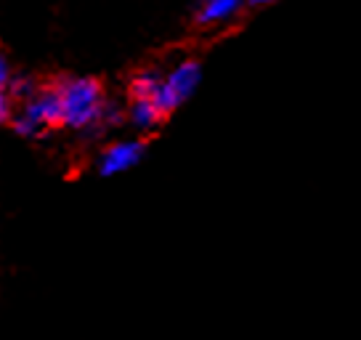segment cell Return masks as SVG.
I'll return each mask as SVG.
<instances>
[{"label": "cell", "mask_w": 361, "mask_h": 340, "mask_svg": "<svg viewBox=\"0 0 361 340\" xmlns=\"http://www.w3.org/2000/svg\"><path fill=\"white\" fill-rule=\"evenodd\" d=\"M200 75H202V72H200V64H197V61H180V64H176V67L170 69L168 75L159 78V91H157L154 104L162 109V114L176 112L180 104L197 91Z\"/></svg>", "instance_id": "cell-3"}, {"label": "cell", "mask_w": 361, "mask_h": 340, "mask_svg": "<svg viewBox=\"0 0 361 340\" xmlns=\"http://www.w3.org/2000/svg\"><path fill=\"white\" fill-rule=\"evenodd\" d=\"M61 125V109H59V96L54 88L48 91H35L30 99H24L19 112L13 114V128L22 136H40L45 130Z\"/></svg>", "instance_id": "cell-2"}, {"label": "cell", "mask_w": 361, "mask_h": 340, "mask_svg": "<svg viewBox=\"0 0 361 340\" xmlns=\"http://www.w3.org/2000/svg\"><path fill=\"white\" fill-rule=\"evenodd\" d=\"M242 8V0H204L200 8V22L202 24H224L234 19Z\"/></svg>", "instance_id": "cell-5"}, {"label": "cell", "mask_w": 361, "mask_h": 340, "mask_svg": "<svg viewBox=\"0 0 361 340\" xmlns=\"http://www.w3.org/2000/svg\"><path fill=\"white\" fill-rule=\"evenodd\" d=\"M8 83H11V67H8V59L0 51V88H8Z\"/></svg>", "instance_id": "cell-9"}, {"label": "cell", "mask_w": 361, "mask_h": 340, "mask_svg": "<svg viewBox=\"0 0 361 340\" xmlns=\"http://www.w3.org/2000/svg\"><path fill=\"white\" fill-rule=\"evenodd\" d=\"M162 120V109L152 99H135L133 107H130V123L138 128V130H154Z\"/></svg>", "instance_id": "cell-6"}, {"label": "cell", "mask_w": 361, "mask_h": 340, "mask_svg": "<svg viewBox=\"0 0 361 340\" xmlns=\"http://www.w3.org/2000/svg\"><path fill=\"white\" fill-rule=\"evenodd\" d=\"M59 109H61V125L85 130L106 117V104H104L102 85L88 78H69L61 80L56 88Z\"/></svg>", "instance_id": "cell-1"}, {"label": "cell", "mask_w": 361, "mask_h": 340, "mask_svg": "<svg viewBox=\"0 0 361 340\" xmlns=\"http://www.w3.org/2000/svg\"><path fill=\"white\" fill-rule=\"evenodd\" d=\"M13 117V102H11V93L8 88H0V123L11 120Z\"/></svg>", "instance_id": "cell-8"}, {"label": "cell", "mask_w": 361, "mask_h": 340, "mask_svg": "<svg viewBox=\"0 0 361 340\" xmlns=\"http://www.w3.org/2000/svg\"><path fill=\"white\" fill-rule=\"evenodd\" d=\"M159 78L162 75H154V72H144L133 80V99H157L159 91Z\"/></svg>", "instance_id": "cell-7"}, {"label": "cell", "mask_w": 361, "mask_h": 340, "mask_svg": "<svg viewBox=\"0 0 361 340\" xmlns=\"http://www.w3.org/2000/svg\"><path fill=\"white\" fill-rule=\"evenodd\" d=\"M144 154V144L141 141H117L106 149L99 159V170L104 176H120L125 170L138 165V159Z\"/></svg>", "instance_id": "cell-4"}, {"label": "cell", "mask_w": 361, "mask_h": 340, "mask_svg": "<svg viewBox=\"0 0 361 340\" xmlns=\"http://www.w3.org/2000/svg\"><path fill=\"white\" fill-rule=\"evenodd\" d=\"M250 6H269V3H274V0H247Z\"/></svg>", "instance_id": "cell-10"}]
</instances>
